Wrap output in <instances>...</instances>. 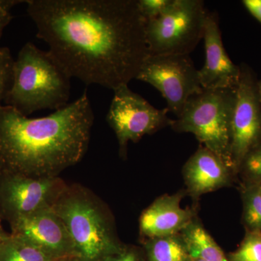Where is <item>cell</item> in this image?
Wrapping results in <instances>:
<instances>
[{
  "instance_id": "cell-21",
  "label": "cell",
  "mask_w": 261,
  "mask_h": 261,
  "mask_svg": "<svg viewBox=\"0 0 261 261\" xmlns=\"http://www.w3.org/2000/svg\"><path fill=\"white\" fill-rule=\"evenodd\" d=\"M14 59L9 48L0 47V108L9 90L13 77Z\"/></svg>"
},
{
  "instance_id": "cell-25",
  "label": "cell",
  "mask_w": 261,
  "mask_h": 261,
  "mask_svg": "<svg viewBox=\"0 0 261 261\" xmlns=\"http://www.w3.org/2000/svg\"><path fill=\"white\" fill-rule=\"evenodd\" d=\"M243 3L247 11L261 24V0H244Z\"/></svg>"
},
{
  "instance_id": "cell-29",
  "label": "cell",
  "mask_w": 261,
  "mask_h": 261,
  "mask_svg": "<svg viewBox=\"0 0 261 261\" xmlns=\"http://www.w3.org/2000/svg\"><path fill=\"white\" fill-rule=\"evenodd\" d=\"M72 258V257H71ZM70 258H67V259H62V260H58L56 261H69Z\"/></svg>"
},
{
  "instance_id": "cell-6",
  "label": "cell",
  "mask_w": 261,
  "mask_h": 261,
  "mask_svg": "<svg viewBox=\"0 0 261 261\" xmlns=\"http://www.w3.org/2000/svg\"><path fill=\"white\" fill-rule=\"evenodd\" d=\"M207 13L202 0H172L162 14L146 22L149 55H190L203 39Z\"/></svg>"
},
{
  "instance_id": "cell-27",
  "label": "cell",
  "mask_w": 261,
  "mask_h": 261,
  "mask_svg": "<svg viewBox=\"0 0 261 261\" xmlns=\"http://www.w3.org/2000/svg\"><path fill=\"white\" fill-rule=\"evenodd\" d=\"M257 94H258L259 101L261 105V80L257 82Z\"/></svg>"
},
{
  "instance_id": "cell-18",
  "label": "cell",
  "mask_w": 261,
  "mask_h": 261,
  "mask_svg": "<svg viewBox=\"0 0 261 261\" xmlns=\"http://www.w3.org/2000/svg\"><path fill=\"white\" fill-rule=\"evenodd\" d=\"M243 220L246 231L261 232V191L258 186L241 187Z\"/></svg>"
},
{
  "instance_id": "cell-3",
  "label": "cell",
  "mask_w": 261,
  "mask_h": 261,
  "mask_svg": "<svg viewBox=\"0 0 261 261\" xmlns=\"http://www.w3.org/2000/svg\"><path fill=\"white\" fill-rule=\"evenodd\" d=\"M70 80L48 51L27 42L14 60L4 106L28 117L42 110L58 111L69 103Z\"/></svg>"
},
{
  "instance_id": "cell-19",
  "label": "cell",
  "mask_w": 261,
  "mask_h": 261,
  "mask_svg": "<svg viewBox=\"0 0 261 261\" xmlns=\"http://www.w3.org/2000/svg\"><path fill=\"white\" fill-rule=\"evenodd\" d=\"M241 187L257 186L261 184V142L244 158L237 173Z\"/></svg>"
},
{
  "instance_id": "cell-23",
  "label": "cell",
  "mask_w": 261,
  "mask_h": 261,
  "mask_svg": "<svg viewBox=\"0 0 261 261\" xmlns=\"http://www.w3.org/2000/svg\"><path fill=\"white\" fill-rule=\"evenodd\" d=\"M103 261H146L142 247L123 245L119 251L106 257Z\"/></svg>"
},
{
  "instance_id": "cell-15",
  "label": "cell",
  "mask_w": 261,
  "mask_h": 261,
  "mask_svg": "<svg viewBox=\"0 0 261 261\" xmlns=\"http://www.w3.org/2000/svg\"><path fill=\"white\" fill-rule=\"evenodd\" d=\"M180 234L190 257L205 261H228L227 255L197 218Z\"/></svg>"
},
{
  "instance_id": "cell-9",
  "label": "cell",
  "mask_w": 261,
  "mask_h": 261,
  "mask_svg": "<svg viewBox=\"0 0 261 261\" xmlns=\"http://www.w3.org/2000/svg\"><path fill=\"white\" fill-rule=\"evenodd\" d=\"M66 187L58 176L31 177L0 169V219L10 223L53 207Z\"/></svg>"
},
{
  "instance_id": "cell-12",
  "label": "cell",
  "mask_w": 261,
  "mask_h": 261,
  "mask_svg": "<svg viewBox=\"0 0 261 261\" xmlns=\"http://www.w3.org/2000/svg\"><path fill=\"white\" fill-rule=\"evenodd\" d=\"M203 39L205 63L199 70L202 88H237L240 81V66L231 61L225 50L216 13H207Z\"/></svg>"
},
{
  "instance_id": "cell-7",
  "label": "cell",
  "mask_w": 261,
  "mask_h": 261,
  "mask_svg": "<svg viewBox=\"0 0 261 261\" xmlns=\"http://www.w3.org/2000/svg\"><path fill=\"white\" fill-rule=\"evenodd\" d=\"M136 80L157 89L166 99L168 111L176 117L187 101L203 89L190 55H149Z\"/></svg>"
},
{
  "instance_id": "cell-13",
  "label": "cell",
  "mask_w": 261,
  "mask_h": 261,
  "mask_svg": "<svg viewBox=\"0 0 261 261\" xmlns=\"http://www.w3.org/2000/svg\"><path fill=\"white\" fill-rule=\"evenodd\" d=\"M185 193L161 196L146 208L140 219V234L144 240L178 234L196 218L195 211L182 208Z\"/></svg>"
},
{
  "instance_id": "cell-16",
  "label": "cell",
  "mask_w": 261,
  "mask_h": 261,
  "mask_svg": "<svg viewBox=\"0 0 261 261\" xmlns=\"http://www.w3.org/2000/svg\"><path fill=\"white\" fill-rule=\"evenodd\" d=\"M146 261H190L181 234L147 239L142 242Z\"/></svg>"
},
{
  "instance_id": "cell-30",
  "label": "cell",
  "mask_w": 261,
  "mask_h": 261,
  "mask_svg": "<svg viewBox=\"0 0 261 261\" xmlns=\"http://www.w3.org/2000/svg\"><path fill=\"white\" fill-rule=\"evenodd\" d=\"M69 261H78L77 260V259L75 258V257H72V258H70Z\"/></svg>"
},
{
  "instance_id": "cell-8",
  "label": "cell",
  "mask_w": 261,
  "mask_h": 261,
  "mask_svg": "<svg viewBox=\"0 0 261 261\" xmlns=\"http://www.w3.org/2000/svg\"><path fill=\"white\" fill-rule=\"evenodd\" d=\"M113 92L106 121L116 134L121 157L126 156L128 142H137L145 135L172 125L173 120L168 116L167 108L157 109L128 85Z\"/></svg>"
},
{
  "instance_id": "cell-2",
  "label": "cell",
  "mask_w": 261,
  "mask_h": 261,
  "mask_svg": "<svg viewBox=\"0 0 261 261\" xmlns=\"http://www.w3.org/2000/svg\"><path fill=\"white\" fill-rule=\"evenodd\" d=\"M94 113L87 91L49 116L29 118L0 108V169L31 177H56L83 159Z\"/></svg>"
},
{
  "instance_id": "cell-26",
  "label": "cell",
  "mask_w": 261,
  "mask_h": 261,
  "mask_svg": "<svg viewBox=\"0 0 261 261\" xmlns=\"http://www.w3.org/2000/svg\"><path fill=\"white\" fill-rule=\"evenodd\" d=\"M8 235H9V233L5 231L4 228H3V226H2L1 219H0V245L4 241Z\"/></svg>"
},
{
  "instance_id": "cell-28",
  "label": "cell",
  "mask_w": 261,
  "mask_h": 261,
  "mask_svg": "<svg viewBox=\"0 0 261 261\" xmlns=\"http://www.w3.org/2000/svg\"><path fill=\"white\" fill-rule=\"evenodd\" d=\"M190 261H205V260H201V259H199V258H195V257H191V259H190Z\"/></svg>"
},
{
  "instance_id": "cell-20",
  "label": "cell",
  "mask_w": 261,
  "mask_h": 261,
  "mask_svg": "<svg viewBox=\"0 0 261 261\" xmlns=\"http://www.w3.org/2000/svg\"><path fill=\"white\" fill-rule=\"evenodd\" d=\"M226 255L228 261H261L260 231H246L238 249Z\"/></svg>"
},
{
  "instance_id": "cell-10",
  "label": "cell",
  "mask_w": 261,
  "mask_h": 261,
  "mask_svg": "<svg viewBox=\"0 0 261 261\" xmlns=\"http://www.w3.org/2000/svg\"><path fill=\"white\" fill-rule=\"evenodd\" d=\"M257 84L250 67L240 65L231 126V155L236 176L244 158L261 142V105Z\"/></svg>"
},
{
  "instance_id": "cell-31",
  "label": "cell",
  "mask_w": 261,
  "mask_h": 261,
  "mask_svg": "<svg viewBox=\"0 0 261 261\" xmlns=\"http://www.w3.org/2000/svg\"><path fill=\"white\" fill-rule=\"evenodd\" d=\"M257 186H258L259 188H260V191H261V184L259 185H257Z\"/></svg>"
},
{
  "instance_id": "cell-5",
  "label": "cell",
  "mask_w": 261,
  "mask_h": 261,
  "mask_svg": "<svg viewBox=\"0 0 261 261\" xmlns=\"http://www.w3.org/2000/svg\"><path fill=\"white\" fill-rule=\"evenodd\" d=\"M237 88L202 89L192 96L171 128L191 133L235 173L231 155V118ZM236 175V173H235Z\"/></svg>"
},
{
  "instance_id": "cell-14",
  "label": "cell",
  "mask_w": 261,
  "mask_h": 261,
  "mask_svg": "<svg viewBox=\"0 0 261 261\" xmlns=\"http://www.w3.org/2000/svg\"><path fill=\"white\" fill-rule=\"evenodd\" d=\"M183 177L187 192L195 199L229 186L236 177L233 170L204 146H200L185 163Z\"/></svg>"
},
{
  "instance_id": "cell-4",
  "label": "cell",
  "mask_w": 261,
  "mask_h": 261,
  "mask_svg": "<svg viewBox=\"0 0 261 261\" xmlns=\"http://www.w3.org/2000/svg\"><path fill=\"white\" fill-rule=\"evenodd\" d=\"M69 233L78 261H103L123 246L104 205L84 187L68 186L53 205Z\"/></svg>"
},
{
  "instance_id": "cell-24",
  "label": "cell",
  "mask_w": 261,
  "mask_h": 261,
  "mask_svg": "<svg viewBox=\"0 0 261 261\" xmlns=\"http://www.w3.org/2000/svg\"><path fill=\"white\" fill-rule=\"evenodd\" d=\"M25 3L22 0H0V39L5 29L11 22L13 17L10 13L12 8L17 5Z\"/></svg>"
},
{
  "instance_id": "cell-22",
  "label": "cell",
  "mask_w": 261,
  "mask_h": 261,
  "mask_svg": "<svg viewBox=\"0 0 261 261\" xmlns=\"http://www.w3.org/2000/svg\"><path fill=\"white\" fill-rule=\"evenodd\" d=\"M171 3L172 0H137L139 10L145 22L157 18Z\"/></svg>"
},
{
  "instance_id": "cell-1",
  "label": "cell",
  "mask_w": 261,
  "mask_h": 261,
  "mask_svg": "<svg viewBox=\"0 0 261 261\" xmlns=\"http://www.w3.org/2000/svg\"><path fill=\"white\" fill-rule=\"evenodd\" d=\"M37 37L70 78L111 90L136 80L147 57L137 0H27Z\"/></svg>"
},
{
  "instance_id": "cell-11",
  "label": "cell",
  "mask_w": 261,
  "mask_h": 261,
  "mask_svg": "<svg viewBox=\"0 0 261 261\" xmlns=\"http://www.w3.org/2000/svg\"><path fill=\"white\" fill-rule=\"evenodd\" d=\"M10 225L11 234L27 240L53 260L75 257L69 233L53 207L15 220Z\"/></svg>"
},
{
  "instance_id": "cell-17",
  "label": "cell",
  "mask_w": 261,
  "mask_h": 261,
  "mask_svg": "<svg viewBox=\"0 0 261 261\" xmlns=\"http://www.w3.org/2000/svg\"><path fill=\"white\" fill-rule=\"evenodd\" d=\"M0 261H56L27 240L9 233L0 245Z\"/></svg>"
}]
</instances>
